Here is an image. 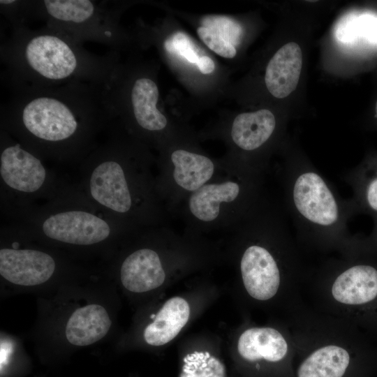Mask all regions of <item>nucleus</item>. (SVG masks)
Masks as SVG:
<instances>
[{"instance_id":"ddd939ff","label":"nucleus","mask_w":377,"mask_h":377,"mask_svg":"<svg viewBox=\"0 0 377 377\" xmlns=\"http://www.w3.org/2000/svg\"><path fill=\"white\" fill-rule=\"evenodd\" d=\"M333 297L347 305L364 306L377 299V265L361 261L346 267L336 277Z\"/></svg>"},{"instance_id":"c85d7f7f","label":"nucleus","mask_w":377,"mask_h":377,"mask_svg":"<svg viewBox=\"0 0 377 377\" xmlns=\"http://www.w3.org/2000/svg\"><path fill=\"white\" fill-rule=\"evenodd\" d=\"M375 111H376V117L377 118V101L376 103Z\"/></svg>"},{"instance_id":"f8f14e48","label":"nucleus","mask_w":377,"mask_h":377,"mask_svg":"<svg viewBox=\"0 0 377 377\" xmlns=\"http://www.w3.org/2000/svg\"><path fill=\"white\" fill-rule=\"evenodd\" d=\"M55 267L53 258L41 251L19 249L17 246L0 250V274L14 284L29 286L43 283L52 276Z\"/></svg>"},{"instance_id":"1a4fd4ad","label":"nucleus","mask_w":377,"mask_h":377,"mask_svg":"<svg viewBox=\"0 0 377 377\" xmlns=\"http://www.w3.org/2000/svg\"><path fill=\"white\" fill-rule=\"evenodd\" d=\"M267 200L265 198L237 224L252 241L244 249L239 260L242 281L249 295L263 301L276 295L281 282L279 262L264 243L263 212Z\"/></svg>"},{"instance_id":"5701e85b","label":"nucleus","mask_w":377,"mask_h":377,"mask_svg":"<svg viewBox=\"0 0 377 377\" xmlns=\"http://www.w3.org/2000/svg\"><path fill=\"white\" fill-rule=\"evenodd\" d=\"M0 13L11 29L27 26L34 20L35 0H1Z\"/></svg>"},{"instance_id":"aec40b11","label":"nucleus","mask_w":377,"mask_h":377,"mask_svg":"<svg viewBox=\"0 0 377 377\" xmlns=\"http://www.w3.org/2000/svg\"><path fill=\"white\" fill-rule=\"evenodd\" d=\"M345 180L353 190L350 199L355 214L377 216V157L368 158L349 171Z\"/></svg>"},{"instance_id":"a211bd4d","label":"nucleus","mask_w":377,"mask_h":377,"mask_svg":"<svg viewBox=\"0 0 377 377\" xmlns=\"http://www.w3.org/2000/svg\"><path fill=\"white\" fill-rule=\"evenodd\" d=\"M237 350L248 361L264 359L269 362L281 360L288 352V343L283 335L272 327H253L239 338Z\"/></svg>"},{"instance_id":"6ab92c4d","label":"nucleus","mask_w":377,"mask_h":377,"mask_svg":"<svg viewBox=\"0 0 377 377\" xmlns=\"http://www.w3.org/2000/svg\"><path fill=\"white\" fill-rule=\"evenodd\" d=\"M190 307L180 297L169 299L144 331L145 341L151 346L164 345L179 333L188 320Z\"/></svg>"},{"instance_id":"6e6552de","label":"nucleus","mask_w":377,"mask_h":377,"mask_svg":"<svg viewBox=\"0 0 377 377\" xmlns=\"http://www.w3.org/2000/svg\"><path fill=\"white\" fill-rule=\"evenodd\" d=\"M164 155L156 176L158 195L168 213H176L193 193L226 170L223 162L183 147Z\"/></svg>"},{"instance_id":"0eeeda50","label":"nucleus","mask_w":377,"mask_h":377,"mask_svg":"<svg viewBox=\"0 0 377 377\" xmlns=\"http://www.w3.org/2000/svg\"><path fill=\"white\" fill-rule=\"evenodd\" d=\"M127 73L119 64L104 85L112 121L119 117L132 133L150 135L164 132L166 117L158 109L159 90L155 80L144 73ZM144 138V137H143Z\"/></svg>"},{"instance_id":"423d86ee","label":"nucleus","mask_w":377,"mask_h":377,"mask_svg":"<svg viewBox=\"0 0 377 377\" xmlns=\"http://www.w3.org/2000/svg\"><path fill=\"white\" fill-rule=\"evenodd\" d=\"M119 3L91 0H35V20L84 44L94 42L117 52L126 36L119 24Z\"/></svg>"},{"instance_id":"39448f33","label":"nucleus","mask_w":377,"mask_h":377,"mask_svg":"<svg viewBox=\"0 0 377 377\" xmlns=\"http://www.w3.org/2000/svg\"><path fill=\"white\" fill-rule=\"evenodd\" d=\"M264 175L228 168L191 194L177 211L189 233L232 230L264 198Z\"/></svg>"},{"instance_id":"f257e3e1","label":"nucleus","mask_w":377,"mask_h":377,"mask_svg":"<svg viewBox=\"0 0 377 377\" xmlns=\"http://www.w3.org/2000/svg\"><path fill=\"white\" fill-rule=\"evenodd\" d=\"M104 85L74 82L10 91L1 107V129L41 158L86 156L99 132L112 124Z\"/></svg>"},{"instance_id":"2eb2a0df","label":"nucleus","mask_w":377,"mask_h":377,"mask_svg":"<svg viewBox=\"0 0 377 377\" xmlns=\"http://www.w3.org/2000/svg\"><path fill=\"white\" fill-rule=\"evenodd\" d=\"M276 120L269 110L243 112L233 119L230 137L235 147L244 154H255L272 138Z\"/></svg>"},{"instance_id":"20e7f679","label":"nucleus","mask_w":377,"mask_h":377,"mask_svg":"<svg viewBox=\"0 0 377 377\" xmlns=\"http://www.w3.org/2000/svg\"><path fill=\"white\" fill-rule=\"evenodd\" d=\"M281 178L286 209L302 235L323 242L348 239V221L355 214L350 199L341 198L306 161L287 162Z\"/></svg>"},{"instance_id":"4be33fe9","label":"nucleus","mask_w":377,"mask_h":377,"mask_svg":"<svg viewBox=\"0 0 377 377\" xmlns=\"http://www.w3.org/2000/svg\"><path fill=\"white\" fill-rule=\"evenodd\" d=\"M179 377H226L223 364L208 352L195 351L184 359Z\"/></svg>"},{"instance_id":"393cba45","label":"nucleus","mask_w":377,"mask_h":377,"mask_svg":"<svg viewBox=\"0 0 377 377\" xmlns=\"http://www.w3.org/2000/svg\"><path fill=\"white\" fill-rule=\"evenodd\" d=\"M164 50L170 54H175L191 64H197L200 58L196 48L190 38L183 32L178 31L163 42Z\"/></svg>"},{"instance_id":"bb28decb","label":"nucleus","mask_w":377,"mask_h":377,"mask_svg":"<svg viewBox=\"0 0 377 377\" xmlns=\"http://www.w3.org/2000/svg\"><path fill=\"white\" fill-rule=\"evenodd\" d=\"M196 65L202 74H210L215 69L214 61L208 56L200 57Z\"/></svg>"},{"instance_id":"a878e982","label":"nucleus","mask_w":377,"mask_h":377,"mask_svg":"<svg viewBox=\"0 0 377 377\" xmlns=\"http://www.w3.org/2000/svg\"><path fill=\"white\" fill-rule=\"evenodd\" d=\"M197 34L200 40L213 52L224 58L231 59L235 57V47L226 41L223 37L206 27H199Z\"/></svg>"},{"instance_id":"7ed1b4c3","label":"nucleus","mask_w":377,"mask_h":377,"mask_svg":"<svg viewBox=\"0 0 377 377\" xmlns=\"http://www.w3.org/2000/svg\"><path fill=\"white\" fill-rule=\"evenodd\" d=\"M133 141L117 135L93 150L87 163L91 172V199L129 229L165 226L169 214L149 165L150 159Z\"/></svg>"},{"instance_id":"4468645a","label":"nucleus","mask_w":377,"mask_h":377,"mask_svg":"<svg viewBox=\"0 0 377 377\" xmlns=\"http://www.w3.org/2000/svg\"><path fill=\"white\" fill-rule=\"evenodd\" d=\"M120 279L127 290L134 293L158 288L165 279V271L160 255L149 248L134 251L121 264Z\"/></svg>"},{"instance_id":"dca6fc26","label":"nucleus","mask_w":377,"mask_h":377,"mask_svg":"<svg viewBox=\"0 0 377 377\" xmlns=\"http://www.w3.org/2000/svg\"><path fill=\"white\" fill-rule=\"evenodd\" d=\"M302 66V53L298 44L288 43L282 46L267 64L265 82L274 97L288 96L297 87Z\"/></svg>"},{"instance_id":"f03ea898","label":"nucleus","mask_w":377,"mask_h":377,"mask_svg":"<svg viewBox=\"0 0 377 377\" xmlns=\"http://www.w3.org/2000/svg\"><path fill=\"white\" fill-rule=\"evenodd\" d=\"M2 81L10 91L44 89L74 82L104 85L118 65L117 52L97 54L46 25L11 29L1 42Z\"/></svg>"},{"instance_id":"9d476101","label":"nucleus","mask_w":377,"mask_h":377,"mask_svg":"<svg viewBox=\"0 0 377 377\" xmlns=\"http://www.w3.org/2000/svg\"><path fill=\"white\" fill-rule=\"evenodd\" d=\"M51 239L73 245H92L105 241L114 228L128 229L117 220L108 221L92 211L73 209L54 212L39 223Z\"/></svg>"},{"instance_id":"b1692460","label":"nucleus","mask_w":377,"mask_h":377,"mask_svg":"<svg viewBox=\"0 0 377 377\" xmlns=\"http://www.w3.org/2000/svg\"><path fill=\"white\" fill-rule=\"evenodd\" d=\"M202 26L211 29L235 47L239 45L243 34L241 25L226 16L206 17L202 20Z\"/></svg>"},{"instance_id":"f3484780","label":"nucleus","mask_w":377,"mask_h":377,"mask_svg":"<svg viewBox=\"0 0 377 377\" xmlns=\"http://www.w3.org/2000/svg\"><path fill=\"white\" fill-rule=\"evenodd\" d=\"M111 323L102 306L89 304L78 308L70 316L66 326V337L73 345L89 346L104 337Z\"/></svg>"},{"instance_id":"c756f323","label":"nucleus","mask_w":377,"mask_h":377,"mask_svg":"<svg viewBox=\"0 0 377 377\" xmlns=\"http://www.w3.org/2000/svg\"><path fill=\"white\" fill-rule=\"evenodd\" d=\"M155 317H156V315H154V314L151 315V318L154 319Z\"/></svg>"},{"instance_id":"cd10ccee","label":"nucleus","mask_w":377,"mask_h":377,"mask_svg":"<svg viewBox=\"0 0 377 377\" xmlns=\"http://www.w3.org/2000/svg\"><path fill=\"white\" fill-rule=\"evenodd\" d=\"M373 219V230L369 237L364 240L362 245H364L372 251H377V216L374 217Z\"/></svg>"},{"instance_id":"9b49d317","label":"nucleus","mask_w":377,"mask_h":377,"mask_svg":"<svg viewBox=\"0 0 377 377\" xmlns=\"http://www.w3.org/2000/svg\"><path fill=\"white\" fill-rule=\"evenodd\" d=\"M0 176L3 185L15 193L42 191L50 177L41 158L1 129Z\"/></svg>"},{"instance_id":"412c9836","label":"nucleus","mask_w":377,"mask_h":377,"mask_svg":"<svg viewBox=\"0 0 377 377\" xmlns=\"http://www.w3.org/2000/svg\"><path fill=\"white\" fill-rule=\"evenodd\" d=\"M350 363V355L342 347L329 345L312 353L300 364L297 377H342Z\"/></svg>"}]
</instances>
